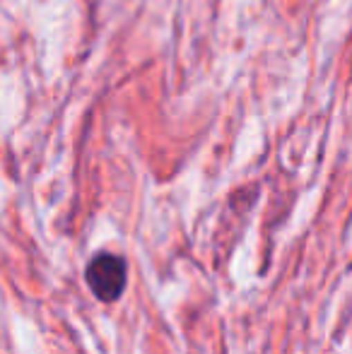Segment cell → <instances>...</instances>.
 Wrapping results in <instances>:
<instances>
[{"label":"cell","mask_w":352,"mask_h":354,"mask_svg":"<svg viewBox=\"0 0 352 354\" xmlns=\"http://www.w3.org/2000/svg\"><path fill=\"white\" fill-rule=\"evenodd\" d=\"M85 277L99 301H116L126 289V261L113 253H99L87 263Z\"/></svg>","instance_id":"1"}]
</instances>
